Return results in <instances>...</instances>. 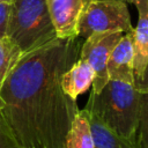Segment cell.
Masks as SVG:
<instances>
[{
	"label": "cell",
	"mask_w": 148,
	"mask_h": 148,
	"mask_svg": "<svg viewBox=\"0 0 148 148\" xmlns=\"http://www.w3.org/2000/svg\"><path fill=\"white\" fill-rule=\"evenodd\" d=\"M79 38L54 40L24 53L0 89V118L23 148H64L79 111L61 76L79 58Z\"/></svg>",
	"instance_id": "obj_1"
},
{
	"label": "cell",
	"mask_w": 148,
	"mask_h": 148,
	"mask_svg": "<svg viewBox=\"0 0 148 148\" xmlns=\"http://www.w3.org/2000/svg\"><path fill=\"white\" fill-rule=\"evenodd\" d=\"M140 95L133 84L109 80L98 92H90L84 109L114 133L135 143Z\"/></svg>",
	"instance_id": "obj_2"
},
{
	"label": "cell",
	"mask_w": 148,
	"mask_h": 148,
	"mask_svg": "<svg viewBox=\"0 0 148 148\" xmlns=\"http://www.w3.org/2000/svg\"><path fill=\"white\" fill-rule=\"evenodd\" d=\"M6 37L22 54L58 38L46 0H14Z\"/></svg>",
	"instance_id": "obj_3"
},
{
	"label": "cell",
	"mask_w": 148,
	"mask_h": 148,
	"mask_svg": "<svg viewBox=\"0 0 148 148\" xmlns=\"http://www.w3.org/2000/svg\"><path fill=\"white\" fill-rule=\"evenodd\" d=\"M132 30L127 3L113 0H92L80 18L77 37L87 38L95 32H128Z\"/></svg>",
	"instance_id": "obj_4"
},
{
	"label": "cell",
	"mask_w": 148,
	"mask_h": 148,
	"mask_svg": "<svg viewBox=\"0 0 148 148\" xmlns=\"http://www.w3.org/2000/svg\"><path fill=\"white\" fill-rule=\"evenodd\" d=\"M123 35L124 32L121 31L95 32L84 38V42L81 44L79 58L84 59L94 71L92 92H98L109 81L106 72L108 60Z\"/></svg>",
	"instance_id": "obj_5"
},
{
	"label": "cell",
	"mask_w": 148,
	"mask_h": 148,
	"mask_svg": "<svg viewBox=\"0 0 148 148\" xmlns=\"http://www.w3.org/2000/svg\"><path fill=\"white\" fill-rule=\"evenodd\" d=\"M92 0H46L58 38H79L77 25L86 7Z\"/></svg>",
	"instance_id": "obj_6"
},
{
	"label": "cell",
	"mask_w": 148,
	"mask_h": 148,
	"mask_svg": "<svg viewBox=\"0 0 148 148\" xmlns=\"http://www.w3.org/2000/svg\"><path fill=\"white\" fill-rule=\"evenodd\" d=\"M132 31L125 32L110 53L106 65L109 80L134 84V50Z\"/></svg>",
	"instance_id": "obj_7"
},
{
	"label": "cell",
	"mask_w": 148,
	"mask_h": 148,
	"mask_svg": "<svg viewBox=\"0 0 148 148\" xmlns=\"http://www.w3.org/2000/svg\"><path fill=\"white\" fill-rule=\"evenodd\" d=\"M138 9V23L133 28V50H134V77L143 73L148 64V0H133Z\"/></svg>",
	"instance_id": "obj_8"
},
{
	"label": "cell",
	"mask_w": 148,
	"mask_h": 148,
	"mask_svg": "<svg viewBox=\"0 0 148 148\" xmlns=\"http://www.w3.org/2000/svg\"><path fill=\"white\" fill-rule=\"evenodd\" d=\"M94 81V71L90 65L82 58H77L75 62L62 74L61 88L72 99L76 101L77 96L86 92Z\"/></svg>",
	"instance_id": "obj_9"
},
{
	"label": "cell",
	"mask_w": 148,
	"mask_h": 148,
	"mask_svg": "<svg viewBox=\"0 0 148 148\" xmlns=\"http://www.w3.org/2000/svg\"><path fill=\"white\" fill-rule=\"evenodd\" d=\"M88 118L95 148H136L134 142L114 133L94 114L88 112Z\"/></svg>",
	"instance_id": "obj_10"
},
{
	"label": "cell",
	"mask_w": 148,
	"mask_h": 148,
	"mask_svg": "<svg viewBox=\"0 0 148 148\" xmlns=\"http://www.w3.org/2000/svg\"><path fill=\"white\" fill-rule=\"evenodd\" d=\"M64 148H95L86 109L77 111L66 135Z\"/></svg>",
	"instance_id": "obj_11"
},
{
	"label": "cell",
	"mask_w": 148,
	"mask_h": 148,
	"mask_svg": "<svg viewBox=\"0 0 148 148\" xmlns=\"http://www.w3.org/2000/svg\"><path fill=\"white\" fill-rule=\"evenodd\" d=\"M22 56L18 47L12 43L7 37L0 40V89L7 79L9 72L13 69L20 57ZM2 106V102L0 99V110Z\"/></svg>",
	"instance_id": "obj_12"
},
{
	"label": "cell",
	"mask_w": 148,
	"mask_h": 148,
	"mask_svg": "<svg viewBox=\"0 0 148 148\" xmlns=\"http://www.w3.org/2000/svg\"><path fill=\"white\" fill-rule=\"evenodd\" d=\"M135 146L136 148H148V94L140 95V113Z\"/></svg>",
	"instance_id": "obj_13"
},
{
	"label": "cell",
	"mask_w": 148,
	"mask_h": 148,
	"mask_svg": "<svg viewBox=\"0 0 148 148\" xmlns=\"http://www.w3.org/2000/svg\"><path fill=\"white\" fill-rule=\"evenodd\" d=\"M10 9H12V3L0 2V40L6 38Z\"/></svg>",
	"instance_id": "obj_14"
},
{
	"label": "cell",
	"mask_w": 148,
	"mask_h": 148,
	"mask_svg": "<svg viewBox=\"0 0 148 148\" xmlns=\"http://www.w3.org/2000/svg\"><path fill=\"white\" fill-rule=\"evenodd\" d=\"M0 148H23L10 135L1 118H0Z\"/></svg>",
	"instance_id": "obj_15"
},
{
	"label": "cell",
	"mask_w": 148,
	"mask_h": 148,
	"mask_svg": "<svg viewBox=\"0 0 148 148\" xmlns=\"http://www.w3.org/2000/svg\"><path fill=\"white\" fill-rule=\"evenodd\" d=\"M133 86L139 94H148V64L146 65L143 73L140 76L134 77Z\"/></svg>",
	"instance_id": "obj_16"
},
{
	"label": "cell",
	"mask_w": 148,
	"mask_h": 148,
	"mask_svg": "<svg viewBox=\"0 0 148 148\" xmlns=\"http://www.w3.org/2000/svg\"><path fill=\"white\" fill-rule=\"evenodd\" d=\"M113 1H121V2H125V3H132L133 0H113Z\"/></svg>",
	"instance_id": "obj_17"
},
{
	"label": "cell",
	"mask_w": 148,
	"mask_h": 148,
	"mask_svg": "<svg viewBox=\"0 0 148 148\" xmlns=\"http://www.w3.org/2000/svg\"><path fill=\"white\" fill-rule=\"evenodd\" d=\"M14 0H0V2H7V3H12Z\"/></svg>",
	"instance_id": "obj_18"
}]
</instances>
